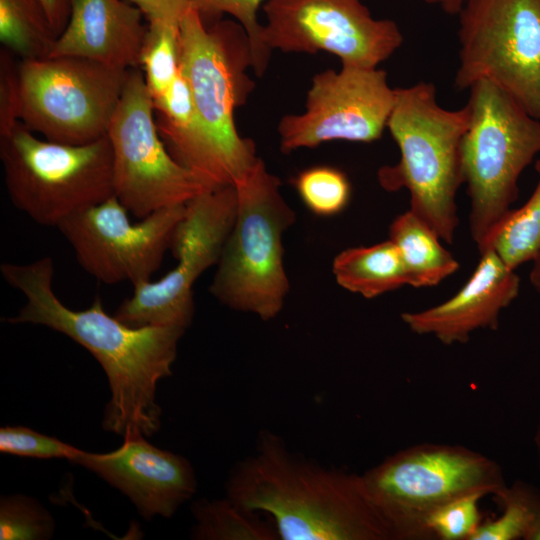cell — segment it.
Returning <instances> with one entry per match:
<instances>
[{
  "label": "cell",
  "mask_w": 540,
  "mask_h": 540,
  "mask_svg": "<svg viewBox=\"0 0 540 540\" xmlns=\"http://www.w3.org/2000/svg\"><path fill=\"white\" fill-rule=\"evenodd\" d=\"M0 272L26 299L18 314L7 322L43 325L58 331L88 350L102 366L111 391L103 428L124 439L156 433L161 425L157 383L172 375L185 329L129 326L108 315L100 298L83 310L65 306L53 290L54 263L50 257L26 264L4 262Z\"/></svg>",
  "instance_id": "cell-1"
},
{
  "label": "cell",
  "mask_w": 540,
  "mask_h": 540,
  "mask_svg": "<svg viewBox=\"0 0 540 540\" xmlns=\"http://www.w3.org/2000/svg\"><path fill=\"white\" fill-rule=\"evenodd\" d=\"M227 497L267 516L281 540H396L362 475L327 468L261 431L227 481Z\"/></svg>",
  "instance_id": "cell-2"
},
{
  "label": "cell",
  "mask_w": 540,
  "mask_h": 540,
  "mask_svg": "<svg viewBox=\"0 0 540 540\" xmlns=\"http://www.w3.org/2000/svg\"><path fill=\"white\" fill-rule=\"evenodd\" d=\"M469 118L467 105L441 107L431 82L395 89L387 128L400 159L377 174L384 190L407 189L410 210L447 243L453 242L459 224L456 196L463 184L461 146Z\"/></svg>",
  "instance_id": "cell-3"
},
{
  "label": "cell",
  "mask_w": 540,
  "mask_h": 540,
  "mask_svg": "<svg viewBox=\"0 0 540 540\" xmlns=\"http://www.w3.org/2000/svg\"><path fill=\"white\" fill-rule=\"evenodd\" d=\"M469 90L461 162L470 200V235L481 253L512 210L520 175L540 154V120L488 80L475 82Z\"/></svg>",
  "instance_id": "cell-4"
},
{
  "label": "cell",
  "mask_w": 540,
  "mask_h": 540,
  "mask_svg": "<svg viewBox=\"0 0 540 540\" xmlns=\"http://www.w3.org/2000/svg\"><path fill=\"white\" fill-rule=\"evenodd\" d=\"M280 185L262 159L236 185V220L209 287L222 305L265 321L282 311L290 288L282 240L296 215Z\"/></svg>",
  "instance_id": "cell-5"
},
{
  "label": "cell",
  "mask_w": 540,
  "mask_h": 540,
  "mask_svg": "<svg viewBox=\"0 0 540 540\" xmlns=\"http://www.w3.org/2000/svg\"><path fill=\"white\" fill-rule=\"evenodd\" d=\"M6 189L33 221L57 227L114 196L113 156L106 136L72 145L41 140L19 121L0 136Z\"/></svg>",
  "instance_id": "cell-6"
},
{
  "label": "cell",
  "mask_w": 540,
  "mask_h": 540,
  "mask_svg": "<svg viewBox=\"0 0 540 540\" xmlns=\"http://www.w3.org/2000/svg\"><path fill=\"white\" fill-rule=\"evenodd\" d=\"M396 540L430 539L424 521L445 502L471 492L497 495L507 484L500 465L461 445L422 443L362 474Z\"/></svg>",
  "instance_id": "cell-7"
},
{
  "label": "cell",
  "mask_w": 540,
  "mask_h": 540,
  "mask_svg": "<svg viewBox=\"0 0 540 540\" xmlns=\"http://www.w3.org/2000/svg\"><path fill=\"white\" fill-rule=\"evenodd\" d=\"M180 73L187 81L201 126L221 155L233 184L243 182L260 158L252 140L235 127L234 110L252 88L245 74L252 66L247 34L240 24L207 27L190 8L179 25Z\"/></svg>",
  "instance_id": "cell-8"
},
{
  "label": "cell",
  "mask_w": 540,
  "mask_h": 540,
  "mask_svg": "<svg viewBox=\"0 0 540 540\" xmlns=\"http://www.w3.org/2000/svg\"><path fill=\"white\" fill-rule=\"evenodd\" d=\"M18 70L20 121L72 145L106 136L129 71L71 56L21 60Z\"/></svg>",
  "instance_id": "cell-9"
},
{
  "label": "cell",
  "mask_w": 540,
  "mask_h": 540,
  "mask_svg": "<svg viewBox=\"0 0 540 540\" xmlns=\"http://www.w3.org/2000/svg\"><path fill=\"white\" fill-rule=\"evenodd\" d=\"M458 37L455 86L488 80L540 120V0H466Z\"/></svg>",
  "instance_id": "cell-10"
},
{
  "label": "cell",
  "mask_w": 540,
  "mask_h": 540,
  "mask_svg": "<svg viewBox=\"0 0 540 540\" xmlns=\"http://www.w3.org/2000/svg\"><path fill=\"white\" fill-rule=\"evenodd\" d=\"M238 193L234 185L197 195L185 204L170 247L177 264L157 281L133 287L114 316L132 327L187 329L194 314L192 288L203 272L217 265L234 226Z\"/></svg>",
  "instance_id": "cell-11"
},
{
  "label": "cell",
  "mask_w": 540,
  "mask_h": 540,
  "mask_svg": "<svg viewBox=\"0 0 540 540\" xmlns=\"http://www.w3.org/2000/svg\"><path fill=\"white\" fill-rule=\"evenodd\" d=\"M106 135L112 148L114 195L135 217L186 204L211 190L166 148L153 99L137 68L128 71Z\"/></svg>",
  "instance_id": "cell-12"
},
{
  "label": "cell",
  "mask_w": 540,
  "mask_h": 540,
  "mask_svg": "<svg viewBox=\"0 0 540 540\" xmlns=\"http://www.w3.org/2000/svg\"><path fill=\"white\" fill-rule=\"evenodd\" d=\"M261 38L270 50L325 51L342 65L377 68L402 44L390 19H375L362 0H266Z\"/></svg>",
  "instance_id": "cell-13"
},
{
  "label": "cell",
  "mask_w": 540,
  "mask_h": 540,
  "mask_svg": "<svg viewBox=\"0 0 540 540\" xmlns=\"http://www.w3.org/2000/svg\"><path fill=\"white\" fill-rule=\"evenodd\" d=\"M185 204L157 210L137 223L114 195L63 220L57 228L81 267L100 282L150 281L170 250Z\"/></svg>",
  "instance_id": "cell-14"
},
{
  "label": "cell",
  "mask_w": 540,
  "mask_h": 540,
  "mask_svg": "<svg viewBox=\"0 0 540 540\" xmlns=\"http://www.w3.org/2000/svg\"><path fill=\"white\" fill-rule=\"evenodd\" d=\"M395 102V89L377 68L342 65L316 74L307 92L305 111L282 117L280 149L290 153L329 141L369 143L378 140Z\"/></svg>",
  "instance_id": "cell-15"
},
{
  "label": "cell",
  "mask_w": 540,
  "mask_h": 540,
  "mask_svg": "<svg viewBox=\"0 0 540 540\" xmlns=\"http://www.w3.org/2000/svg\"><path fill=\"white\" fill-rule=\"evenodd\" d=\"M71 462L119 489L146 520L171 517L197 490L195 472L181 455L153 446L145 436L125 438L108 453L79 449Z\"/></svg>",
  "instance_id": "cell-16"
},
{
  "label": "cell",
  "mask_w": 540,
  "mask_h": 540,
  "mask_svg": "<svg viewBox=\"0 0 540 540\" xmlns=\"http://www.w3.org/2000/svg\"><path fill=\"white\" fill-rule=\"evenodd\" d=\"M520 278L491 249L468 281L448 300L431 308L404 312L401 319L415 334L431 335L444 345L464 344L479 329L496 330L501 311L518 296Z\"/></svg>",
  "instance_id": "cell-17"
},
{
  "label": "cell",
  "mask_w": 540,
  "mask_h": 540,
  "mask_svg": "<svg viewBox=\"0 0 540 540\" xmlns=\"http://www.w3.org/2000/svg\"><path fill=\"white\" fill-rule=\"evenodd\" d=\"M143 17L126 0H72L68 22L49 57H80L113 68H137L147 31Z\"/></svg>",
  "instance_id": "cell-18"
},
{
  "label": "cell",
  "mask_w": 540,
  "mask_h": 540,
  "mask_svg": "<svg viewBox=\"0 0 540 540\" xmlns=\"http://www.w3.org/2000/svg\"><path fill=\"white\" fill-rule=\"evenodd\" d=\"M153 104L158 132L173 158L210 189L233 185L221 155L201 126L189 85L180 72Z\"/></svg>",
  "instance_id": "cell-19"
},
{
  "label": "cell",
  "mask_w": 540,
  "mask_h": 540,
  "mask_svg": "<svg viewBox=\"0 0 540 540\" xmlns=\"http://www.w3.org/2000/svg\"><path fill=\"white\" fill-rule=\"evenodd\" d=\"M389 240L400 253L409 286L434 287L459 269L436 232L410 209L392 221Z\"/></svg>",
  "instance_id": "cell-20"
},
{
  "label": "cell",
  "mask_w": 540,
  "mask_h": 540,
  "mask_svg": "<svg viewBox=\"0 0 540 540\" xmlns=\"http://www.w3.org/2000/svg\"><path fill=\"white\" fill-rule=\"evenodd\" d=\"M332 273L340 287L367 299L408 285L400 253L389 239L341 251L333 260Z\"/></svg>",
  "instance_id": "cell-21"
},
{
  "label": "cell",
  "mask_w": 540,
  "mask_h": 540,
  "mask_svg": "<svg viewBox=\"0 0 540 540\" xmlns=\"http://www.w3.org/2000/svg\"><path fill=\"white\" fill-rule=\"evenodd\" d=\"M57 37L41 0H0V41L21 60L48 58Z\"/></svg>",
  "instance_id": "cell-22"
},
{
  "label": "cell",
  "mask_w": 540,
  "mask_h": 540,
  "mask_svg": "<svg viewBox=\"0 0 540 540\" xmlns=\"http://www.w3.org/2000/svg\"><path fill=\"white\" fill-rule=\"evenodd\" d=\"M195 539L204 540H276L278 535L269 518L241 507L228 497L201 499L194 503Z\"/></svg>",
  "instance_id": "cell-23"
},
{
  "label": "cell",
  "mask_w": 540,
  "mask_h": 540,
  "mask_svg": "<svg viewBox=\"0 0 540 540\" xmlns=\"http://www.w3.org/2000/svg\"><path fill=\"white\" fill-rule=\"evenodd\" d=\"M535 169L538 182L532 195L520 208L509 212L485 248L493 250L512 270L533 261L540 251V159Z\"/></svg>",
  "instance_id": "cell-24"
},
{
  "label": "cell",
  "mask_w": 540,
  "mask_h": 540,
  "mask_svg": "<svg viewBox=\"0 0 540 540\" xmlns=\"http://www.w3.org/2000/svg\"><path fill=\"white\" fill-rule=\"evenodd\" d=\"M179 25L164 22L147 25L139 66L152 99L165 93L179 75Z\"/></svg>",
  "instance_id": "cell-25"
},
{
  "label": "cell",
  "mask_w": 540,
  "mask_h": 540,
  "mask_svg": "<svg viewBox=\"0 0 540 540\" xmlns=\"http://www.w3.org/2000/svg\"><path fill=\"white\" fill-rule=\"evenodd\" d=\"M294 185L305 206L318 216L339 214L350 200V182L334 167L308 168L298 174Z\"/></svg>",
  "instance_id": "cell-26"
},
{
  "label": "cell",
  "mask_w": 540,
  "mask_h": 540,
  "mask_svg": "<svg viewBox=\"0 0 540 540\" xmlns=\"http://www.w3.org/2000/svg\"><path fill=\"white\" fill-rule=\"evenodd\" d=\"M54 529L52 515L35 499L24 495L1 497V540H46Z\"/></svg>",
  "instance_id": "cell-27"
},
{
  "label": "cell",
  "mask_w": 540,
  "mask_h": 540,
  "mask_svg": "<svg viewBox=\"0 0 540 540\" xmlns=\"http://www.w3.org/2000/svg\"><path fill=\"white\" fill-rule=\"evenodd\" d=\"M485 496L484 492H471L435 508L424 521L429 538L470 540L482 523L479 502Z\"/></svg>",
  "instance_id": "cell-28"
},
{
  "label": "cell",
  "mask_w": 540,
  "mask_h": 540,
  "mask_svg": "<svg viewBox=\"0 0 540 540\" xmlns=\"http://www.w3.org/2000/svg\"><path fill=\"white\" fill-rule=\"evenodd\" d=\"M266 0H190L191 7L202 17L229 14L245 30L251 50L252 67L258 76L265 72L271 51L264 45L262 25L257 20L259 7Z\"/></svg>",
  "instance_id": "cell-29"
},
{
  "label": "cell",
  "mask_w": 540,
  "mask_h": 540,
  "mask_svg": "<svg viewBox=\"0 0 540 540\" xmlns=\"http://www.w3.org/2000/svg\"><path fill=\"white\" fill-rule=\"evenodd\" d=\"M502 513L492 520L482 522L470 540H516L523 539L528 522V512L518 480L506 486L497 495Z\"/></svg>",
  "instance_id": "cell-30"
},
{
  "label": "cell",
  "mask_w": 540,
  "mask_h": 540,
  "mask_svg": "<svg viewBox=\"0 0 540 540\" xmlns=\"http://www.w3.org/2000/svg\"><path fill=\"white\" fill-rule=\"evenodd\" d=\"M79 449L61 440L24 426L0 429V451L4 454L37 459L71 461Z\"/></svg>",
  "instance_id": "cell-31"
},
{
  "label": "cell",
  "mask_w": 540,
  "mask_h": 540,
  "mask_svg": "<svg viewBox=\"0 0 540 540\" xmlns=\"http://www.w3.org/2000/svg\"><path fill=\"white\" fill-rule=\"evenodd\" d=\"M14 54L6 48L0 52V136L8 133L19 121L20 80Z\"/></svg>",
  "instance_id": "cell-32"
},
{
  "label": "cell",
  "mask_w": 540,
  "mask_h": 540,
  "mask_svg": "<svg viewBox=\"0 0 540 540\" xmlns=\"http://www.w3.org/2000/svg\"><path fill=\"white\" fill-rule=\"evenodd\" d=\"M136 6L150 22L179 25L191 8L190 0H126Z\"/></svg>",
  "instance_id": "cell-33"
},
{
  "label": "cell",
  "mask_w": 540,
  "mask_h": 540,
  "mask_svg": "<svg viewBox=\"0 0 540 540\" xmlns=\"http://www.w3.org/2000/svg\"><path fill=\"white\" fill-rule=\"evenodd\" d=\"M528 512L524 540H540V491L533 485L518 480Z\"/></svg>",
  "instance_id": "cell-34"
},
{
  "label": "cell",
  "mask_w": 540,
  "mask_h": 540,
  "mask_svg": "<svg viewBox=\"0 0 540 540\" xmlns=\"http://www.w3.org/2000/svg\"><path fill=\"white\" fill-rule=\"evenodd\" d=\"M57 36L65 28L71 11L72 0H41Z\"/></svg>",
  "instance_id": "cell-35"
},
{
  "label": "cell",
  "mask_w": 540,
  "mask_h": 540,
  "mask_svg": "<svg viewBox=\"0 0 540 540\" xmlns=\"http://www.w3.org/2000/svg\"><path fill=\"white\" fill-rule=\"evenodd\" d=\"M427 4L440 7L447 14H459L466 0H422Z\"/></svg>",
  "instance_id": "cell-36"
},
{
  "label": "cell",
  "mask_w": 540,
  "mask_h": 540,
  "mask_svg": "<svg viewBox=\"0 0 540 540\" xmlns=\"http://www.w3.org/2000/svg\"><path fill=\"white\" fill-rule=\"evenodd\" d=\"M530 282L533 288L540 294V251L533 259V266L530 272Z\"/></svg>",
  "instance_id": "cell-37"
},
{
  "label": "cell",
  "mask_w": 540,
  "mask_h": 540,
  "mask_svg": "<svg viewBox=\"0 0 540 540\" xmlns=\"http://www.w3.org/2000/svg\"><path fill=\"white\" fill-rule=\"evenodd\" d=\"M534 443H535L536 452H537L538 469L540 471V420L538 422V425L535 431Z\"/></svg>",
  "instance_id": "cell-38"
}]
</instances>
